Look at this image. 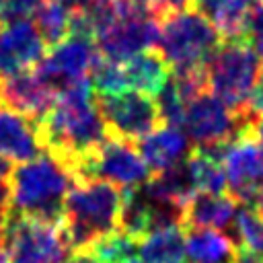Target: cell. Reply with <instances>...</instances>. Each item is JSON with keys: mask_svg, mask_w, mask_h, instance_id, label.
I'll return each instance as SVG.
<instances>
[{"mask_svg": "<svg viewBox=\"0 0 263 263\" xmlns=\"http://www.w3.org/2000/svg\"><path fill=\"white\" fill-rule=\"evenodd\" d=\"M37 134L41 148L62 160L72 173L86 154L109 138L95 103L90 78L58 92L49 111L37 121Z\"/></svg>", "mask_w": 263, "mask_h": 263, "instance_id": "6da1fadb", "label": "cell"}, {"mask_svg": "<svg viewBox=\"0 0 263 263\" xmlns=\"http://www.w3.org/2000/svg\"><path fill=\"white\" fill-rule=\"evenodd\" d=\"M12 208L25 216L62 224L64 201L76 185L74 173L49 152H41L16 166L10 175Z\"/></svg>", "mask_w": 263, "mask_h": 263, "instance_id": "7a4b0ae2", "label": "cell"}, {"mask_svg": "<svg viewBox=\"0 0 263 263\" xmlns=\"http://www.w3.org/2000/svg\"><path fill=\"white\" fill-rule=\"evenodd\" d=\"M123 203V189L109 181H78L66 201L62 230L72 253L88 251L101 236L115 232Z\"/></svg>", "mask_w": 263, "mask_h": 263, "instance_id": "3957f363", "label": "cell"}, {"mask_svg": "<svg viewBox=\"0 0 263 263\" xmlns=\"http://www.w3.org/2000/svg\"><path fill=\"white\" fill-rule=\"evenodd\" d=\"M220 45L222 37L214 23L193 8L168 14L160 21L156 49L164 55L171 70L205 68Z\"/></svg>", "mask_w": 263, "mask_h": 263, "instance_id": "277c9868", "label": "cell"}, {"mask_svg": "<svg viewBox=\"0 0 263 263\" xmlns=\"http://www.w3.org/2000/svg\"><path fill=\"white\" fill-rule=\"evenodd\" d=\"M263 72V60L249 41H222L205 66L208 88L236 111L251 109V95Z\"/></svg>", "mask_w": 263, "mask_h": 263, "instance_id": "5b68a950", "label": "cell"}, {"mask_svg": "<svg viewBox=\"0 0 263 263\" xmlns=\"http://www.w3.org/2000/svg\"><path fill=\"white\" fill-rule=\"evenodd\" d=\"M0 240L12 263H64L72 253L62 224L25 216L14 208L0 222Z\"/></svg>", "mask_w": 263, "mask_h": 263, "instance_id": "8992f818", "label": "cell"}, {"mask_svg": "<svg viewBox=\"0 0 263 263\" xmlns=\"http://www.w3.org/2000/svg\"><path fill=\"white\" fill-rule=\"evenodd\" d=\"M259 117L261 115L253 109L236 111L228 107L222 99L205 90L187 105L183 129L195 144L214 146L230 142L240 132L255 127Z\"/></svg>", "mask_w": 263, "mask_h": 263, "instance_id": "52a82bcc", "label": "cell"}, {"mask_svg": "<svg viewBox=\"0 0 263 263\" xmlns=\"http://www.w3.org/2000/svg\"><path fill=\"white\" fill-rule=\"evenodd\" d=\"M152 171L132 142L107 138L97 150L86 154L74 168L76 183L101 179L119 189H142Z\"/></svg>", "mask_w": 263, "mask_h": 263, "instance_id": "ba28073f", "label": "cell"}, {"mask_svg": "<svg viewBox=\"0 0 263 263\" xmlns=\"http://www.w3.org/2000/svg\"><path fill=\"white\" fill-rule=\"evenodd\" d=\"M95 103L105 121L107 136L115 140L136 144L164 125L156 99L140 90H127L113 97L95 95Z\"/></svg>", "mask_w": 263, "mask_h": 263, "instance_id": "9c48e42d", "label": "cell"}, {"mask_svg": "<svg viewBox=\"0 0 263 263\" xmlns=\"http://www.w3.org/2000/svg\"><path fill=\"white\" fill-rule=\"evenodd\" d=\"M222 160L228 179V193L240 203H255L263 185V144L257 138V125L240 132L224 144L210 146Z\"/></svg>", "mask_w": 263, "mask_h": 263, "instance_id": "30bf717a", "label": "cell"}, {"mask_svg": "<svg viewBox=\"0 0 263 263\" xmlns=\"http://www.w3.org/2000/svg\"><path fill=\"white\" fill-rule=\"evenodd\" d=\"M101 60V53L95 45V41L80 39L68 35L60 45L51 47L49 55H45L37 66V74L58 92L88 78L97 62Z\"/></svg>", "mask_w": 263, "mask_h": 263, "instance_id": "8fae6325", "label": "cell"}, {"mask_svg": "<svg viewBox=\"0 0 263 263\" xmlns=\"http://www.w3.org/2000/svg\"><path fill=\"white\" fill-rule=\"evenodd\" d=\"M45 41L39 35L35 23L18 21L0 27V82L33 70L45 58Z\"/></svg>", "mask_w": 263, "mask_h": 263, "instance_id": "7c38bea8", "label": "cell"}, {"mask_svg": "<svg viewBox=\"0 0 263 263\" xmlns=\"http://www.w3.org/2000/svg\"><path fill=\"white\" fill-rule=\"evenodd\" d=\"M158 37H160V21L152 16H142V18H127L115 23L97 37L95 45L101 58L123 62L140 51L156 47Z\"/></svg>", "mask_w": 263, "mask_h": 263, "instance_id": "4fadbf2b", "label": "cell"}, {"mask_svg": "<svg viewBox=\"0 0 263 263\" xmlns=\"http://www.w3.org/2000/svg\"><path fill=\"white\" fill-rule=\"evenodd\" d=\"M58 90L51 88L35 68L18 72L0 82V105L27 115L33 121H39L49 111Z\"/></svg>", "mask_w": 263, "mask_h": 263, "instance_id": "5bb4252c", "label": "cell"}, {"mask_svg": "<svg viewBox=\"0 0 263 263\" xmlns=\"http://www.w3.org/2000/svg\"><path fill=\"white\" fill-rule=\"evenodd\" d=\"M41 152L37 121L0 105V154L8 160L29 162Z\"/></svg>", "mask_w": 263, "mask_h": 263, "instance_id": "9a60e30c", "label": "cell"}, {"mask_svg": "<svg viewBox=\"0 0 263 263\" xmlns=\"http://www.w3.org/2000/svg\"><path fill=\"white\" fill-rule=\"evenodd\" d=\"M238 210V201L230 193L197 191L185 203L183 228H226Z\"/></svg>", "mask_w": 263, "mask_h": 263, "instance_id": "2e32d148", "label": "cell"}, {"mask_svg": "<svg viewBox=\"0 0 263 263\" xmlns=\"http://www.w3.org/2000/svg\"><path fill=\"white\" fill-rule=\"evenodd\" d=\"M189 138L181 127L162 125L144 140H140V154L152 173L171 168L183 162L189 154Z\"/></svg>", "mask_w": 263, "mask_h": 263, "instance_id": "e0dca14e", "label": "cell"}, {"mask_svg": "<svg viewBox=\"0 0 263 263\" xmlns=\"http://www.w3.org/2000/svg\"><path fill=\"white\" fill-rule=\"evenodd\" d=\"M121 64H123L127 90H140L152 97L164 86V82L173 72L168 62L156 47L140 51L129 60H123Z\"/></svg>", "mask_w": 263, "mask_h": 263, "instance_id": "ac0fdd59", "label": "cell"}, {"mask_svg": "<svg viewBox=\"0 0 263 263\" xmlns=\"http://www.w3.org/2000/svg\"><path fill=\"white\" fill-rule=\"evenodd\" d=\"M142 193L152 203H177L185 208V203L195 193V185L187 168V162L183 160L171 168L152 173L150 179L144 183Z\"/></svg>", "mask_w": 263, "mask_h": 263, "instance_id": "d6986e66", "label": "cell"}, {"mask_svg": "<svg viewBox=\"0 0 263 263\" xmlns=\"http://www.w3.org/2000/svg\"><path fill=\"white\" fill-rule=\"evenodd\" d=\"M234 240L214 228H187L185 253L189 263H232Z\"/></svg>", "mask_w": 263, "mask_h": 263, "instance_id": "ffe728a7", "label": "cell"}, {"mask_svg": "<svg viewBox=\"0 0 263 263\" xmlns=\"http://www.w3.org/2000/svg\"><path fill=\"white\" fill-rule=\"evenodd\" d=\"M185 162H187V168L191 173V179H193V185L197 191L228 193L226 171L222 166V160L216 156V152L210 146L195 144L189 150Z\"/></svg>", "mask_w": 263, "mask_h": 263, "instance_id": "44dd1931", "label": "cell"}, {"mask_svg": "<svg viewBox=\"0 0 263 263\" xmlns=\"http://www.w3.org/2000/svg\"><path fill=\"white\" fill-rule=\"evenodd\" d=\"M117 230L138 242L154 232V208L140 189H123Z\"/></svg>", "mask_w": 263, "mask_h": 263, "instance_id": "7402d4cb", "label": "cell"}, {"mask_svg": "<svg viewBox=\"0 0 263 263\" xmlns=\"http://www.w3.org/2000/svg\"><path fill=\"white\" fill-rule=\"evenodd\" d=\"M185 228L171 226L148 234L138 249L142 263H183L185 261Z\"/></svg>", "mask_w": 263, "mask_h": 263, "instance_id": "603a6c76", "label": "cell"}, {"mask_svg": "<svg viewBox=\"0 0 263 263\" xmlns=\"http://www.w3.org/2000/svg\"><path fill=\"white\" fill-rule=\"evenodd\" d=\"M33 16L39 35L49 49L60 45L70 35V10L62 0H43Z\"/></svg>", "mask_w": 263, "mask_h": 263, "instance_id": "cb8c5ba5", "label": "cell"}, {"mask_svg": "<svg viewBox=\"0 0 263 263\" xmlns=\"http://www.w3.org/2000/svg\"><path fill=\"white\" fill-rule=\"evenodd\" d=\"M259 0H222L216 14L212 16L214 27L218 29L222 41H247L245 39V29H247V18L253 10V6Z\"/></svg>", "mask_w": 263, "mask_h": 263, "instance_id": "d4e9b609", "label": "cell"}, {"mask_svg": "<svg viewBox=\"0 0 263 263\" xmlns=\"http://www.w3.org/2000/svg\"><path fill=\"white\" fill-rule=\"evenodd\" d=\"M138 249H140L138 240H134L127 234L115 230V232H109V234L101 236L88 249V253H92L99 263H127L132 259H136Z\"/></svg>", "mask_w": 263, "mask_h": 263, "instance_id": "484cf974", "label": "cell"}, {"mask_svg": "<svg viewBox=\"0 0 263 263\" xmlns=\"http://www.w3.org/2000/svg\"><path fill=\"white\" fill-rule=\"evenodd\" d=\"M234 232L240 238V245L263 253V216L255 205L240 203L236 210V220H234Z\"/></svg>", "mask_w": 263, "mask_h": 263, "instance_id": "4316f807", "label": "cell"}, {"mask_svg": "<svg viewBox=\"0 0 263 263\" xmlns=\"http://www.w3.org/2000/svg\"><path fill=\"white\" fill-rule=\"evenodd\" d=\"M156 105L162 117L164 125L171 127H181L183 129V121H185V111H187V103L181 97L173 76H168V80L164 82V86L156 92Z\"/></svg>", "mask_w": 263, "mask_h": 263, "instance_id": "83f0119b", "label": "cell"}, {"mask_svg": "<svg viewBox=\"0 0 263 263\" xmlns=\"http://www.w3.org/2000/svg\"><path fill=\"white\" fill-rule=\"evenodd\" d=\"M43 0H0V27L27 21L37 12Z\"/></svg>", "mask_w": 263, "mask_h": 263, "instance_id": "f1b7e54d", "label": "cell"}, {"mask_svg": "<svg viewBox=\"0 0 263 263\" xmlns=\"http://www.w3.org/2000/svg\"><path fill=\"white\" fill-rule=\"evenodd\" d=\"M142 2L150 8V12L158 21L166 18L168 14H175V12L191 8V0H142Z\"/></svg>", "mask_w": 263, "mask_h": 263, "instance_id": "f546056e", "label": "cell"}, {"mask_svg": "<svg viewBox=\"0 0 263 263\" xmlns=\"http://www.w3.org/2000/svg\"><path fill=\"white\" fill-rule=\"evenodd\" d=\"M232 263H263V253H257L245 245H238L234 251Z\"/></svg>", "mask_w": 263, "mask_h": 263, "instance_id": "4dcf8cb0", "label": "cell"}, {"mask_svg": "<svg viewBox=\"0 0 263 263\" xmlns=\"http://www.w3.org/2000/svg\"><path fill=\"white\" fill-rule=\"evenodd\" d=\"M220 2H222V0H191V8H193L195 12L208 16V18L212 21V16L216 14Z\"/></svg>", "mask_w": 263, "mask_h": 263, "instance_id": "1f68e13d", "label": "cell"}, {"mask_svg": "<svg viewBox=\"0 0 263 263\" xmlns=\"http://www.w3.org/2000/svg\"><path fill=\"white\" fill-rule=\"evenodd\" d=\"M12 210V191L8 181H0V222Z\"/></svg>", "mask_w": 263, "mask_h": 263, "instance_id": "d6a6232c", "label": "cell"}, {"mask_svg": "<svg viewBox=\"0 0 263 263\" xmlns=\"http://www.w3.org/2000/svg\"><path fill=\"white\" fill-rule=\"evenodd\" d=\"M251 109H253L255 113L263 115V72H261L259 82H257V86H255V90H253V95H251Z\"/></svg>", "mask_w": 263, "mask_h": 263, "instance_id": "836d02e7", "label": "cell"}, {"mask_svg": "<svg viewBox=\"0 0 263 263\" xmlns=\"http://www.w3.org/2000/svg\"><path fill=\"white\" fill-rule=\"evenodd\" d=\"M64 263H99V261L88 251H76V253H70V257Z\"/></svg>", "mask_w": 263, "mask_h": 263, "instance_id": "e575fe53", "label": "cell"}, {"mask_svg": "<svg viewBox=\"0 0 263 263\" xmlns=\"http://www.w3.org/2000/svg\"><path fill=\"white\" fill-rule=\"evenodd\" d=\"M62 2L70 12H80V10H88L97 0H62Z\"/></svg>", "mask_w": 263, "mask_h": 263, "instance_id": "d590c367", "label": "cell"}, {"mask_svg": "<svg viewBox=\"0 0 263 263\" xmlns=\"http://www.w3.org/2000/svg\"><path fill=\"white\" fill-rule=\"evenodd\" d=\"M12 160H8L6 156L0 154V181H10V175H12Z\"/></svg>", "mask_w": 263, "mask_h": 263, "instance_id": "8d00e7d4", "label": "cell"}, {"mask_svg": "<svg viewBox=\"0 0 263 263\" xmlns=\"http://www.w3.org/2000/svg\"><path fill=\"white\" fill-rule=\"evenodd\" d=\"M251 45H253V47H255V51H257V53H259V58H261V60H263V33H261V35H259V37H255V39H253V43H251Z\"/></svg>", "mask_w": 263, "mask_h": 263, "instance_id": "74e56055", "label": "cell"}, {"mask_svg": "<svg viewBox=\"0 0 263 263\" xmlns=\"http://www.w3.org/2000/svg\"><path fill=\"white\" fill-rule=\"evenodd\" d=\"M257 210H259V214L263 216V185L259 187V191H257V197H255V203H253Z\"/></svg>", "mask_w": 263, "mask_h": 263, "instance_id": "f35d334b", "label": "cell"}, {"mask_svg": "<svg viewBox=\"0 0 263 263\" xmlns=\"http://www.w3.org/2000/svg\"><path fill=\"white\" fill-rule=\"evenodd\" d=\"M0 263H12V261H10V255H8V251H6V247L2 245V240H0Z\"/></svg>", "mask_w": 263, "mask_h": 263, "instance_id": "ab89813d", "label": "cell"}, {"mask_svg": "<svg viewBox=\"0 0 263 263\" xmlns=\"http://www.w3.org/2000/svg\"><path fill=\"white\" fill-rule=\"evenodd\" d=\"M257 138H259V142L263 144V115H261L259 121H257Z\"/></svg>", "mask_w": 263, "mask_h": 263, "instance_id": "60d3db41", "label": "cell"}, {"mask_svg": "<svg viewBox=\"0 0 263 263\" xmlns=\"http://www.w3.org/2000/svg\"><path fill=\"white\" fill-rule=\"evenodd\" d=\"M127 263H142V261H138V259H132V261H127Z\"/></svg>", "mask_w": 263, "mask_h": 263, "instance_id": "b9f144b4", "label": "cell"}]
</instances>
